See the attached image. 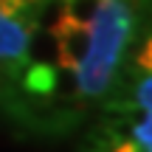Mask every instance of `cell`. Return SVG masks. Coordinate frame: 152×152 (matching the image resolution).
I'll return each mask as SVG.
<instances>
[{
    "mask_svg": "<svg viewBox=\"0 0 152 152\" xmlns=\"http://www.w3.org/2000/svg\"><path fill=\"white\" fill-rule=\"evenodd\" d=\"M34 28H37V23L28 17L0 11V115H6L11 107L17 79L26 68L28 39H31Z\"/></svg>",
    "mask_w": 152,
    "mask_h": 152,
    "instance_id": "1",
    "label": "cell"
}]
</instances>
